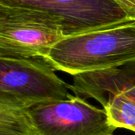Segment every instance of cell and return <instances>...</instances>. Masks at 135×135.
Listing matches in <instances>:
<instances>
[{
	"mask_svg": "<svg viewBox=\"0 0 135 135\" xmlns=\"http://www.w3.org/2000/svg\"><path fill=\"white\" fill-rule=\"evenodd\" d=\"M89 74L96 78L107 81L135 84V61L119 67L89 72Z\"/></svg>",
	"mask_w": 135,
	"mask_h": 135,
	"instance_id": "6",
	"label": "cell"
},
{
	"mask_svg": "<svg viewBox=\"0 0 135 135\" xmlns=\"http://www.w3.org/2000/svg\"><path fill=\"white\" fill-rule=\"evenodd\" d=\"M72 76L119 67L135 61V20L65 36L43 58Z\"/></svg>",
	"mask_w": 135,
	"mask_h": 135,
	"instance_id": "2",
	"label": "cell"
},
{
	"mask_svg": "<svg viewBox=\"0 0 135 135\" xmlns=\"http://www.w3.org/2000/svg\"><path fill=\"white\" fill-rule=\"evenodd\" d=\"M104 108L78 96L25 108L0 107V135H113Z\"/></svg>",
	"mask_w": 135,
	"mask_h": 135,
	"instance_id": "1",
	"label": "cell"
},
{
	"mask_svg": "<svg viewBox=\"0 0 135 135\" xmlns=\"http://www.w3.org/2000/svg\"><path fill=\"white\" fill-rule=\"evenodd\" d=\"M0 2L36 8L59 17L66 36L132 20L112 0H0Z\"/></svg>",
	"mask_w": 135,
	"mask_h": 135,
	"instance_id": "5",
	"label": "cell"
},
{
	"mask_svg": "<svg viewBox=\"0 0 135 135\" xmlns=\"http://www.w3.org/2000/svg\"><path fill=\"white\" fill-rule=\"evenodd\" d=\"M132 20H135V0H112Z\"/></svg>",
	"mask_w": 135,
	"mask_h": 135,
	"instance_id": "7",
	"label": "cell"
},
{
	"mask_svg": "<svg viewBox=\"0 0 135 135\" xmlns=\"http://www.w3.org/2000/svg\"><path fill=\"white\" fill-rule=\"evenodd\" d=\"M65 36L59 17L0 2V58H44Z\"/></svg>",
	"mask_w": 135,
	"mask_h": 135,
	"instance_id": "3",
	"label": "cell"
},
{
	"mask_svg": "<svg viewBox=\"0 0 135 135\" xmlns=\"http://www.w3.org/2000/svg\"><path fill=\"white\" fill-rule=\"evenodd\" d=\"M43 58H0V107L29 106L72 98L70 85Z\"/></svg>",
	"mask_w": 135,
	"mask_h": 135,
	"instance_id": "4",
	"label": "cell"
}]
</instances>
